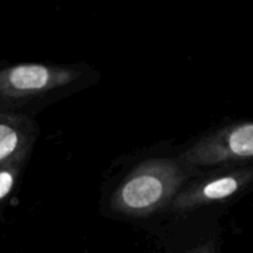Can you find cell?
<instances>
[{"instance_id":"1","label":"cell","mask_w":253,"mask_h":253,"mask_svg":"<svg viewBox=\"0 0 253 253\" xmlns=\"http://www.w3.org/2000/svg\"><path fill=\"white\" fill-rule=\"evenodd\" d=\"M187 168L168 158L143 161L111 195V209L124 216L143 217L170 205L189 180Z\"/></svg>"},{"instance_id":"2","label":"cell","mask_w":253,"mask_h":253,"mask_svg":"<svg viewBox=\"0 0 253 253\" xmlns=\"http://www.w3.org/2000/svg\"><path fill=\"white\" fill-rule=\"evenodd\" d=\"M82 76L76 66L19 63L0 67V113L15 109L71 86Z\"/></svg>"},{"instance_id":"3","label":"cell","mask_w":253,"mask_h":253,"mask_svg":"<svg viewBox=\"0 0 253 253\" xmlns=\"http://www.w3.org/2000/svg\"><path fill=\"white\" fill-rule=\"evenodd\" d=\"M253 157V124L241 120L211 131L193 143L178 161L188 168L230 167Z\"/></svg>"},{"instance_id":"4","label":"cell","mask_w":253,"mask_h":253,"mask_svg":"<svg viewBox=\"0 0 253 253\" xmlns=\"http://www.w3.org/2000/svg\"><path fill=\"white\" fill-rule=\"evenodd\" d=\"M252 167H225L185 185L170 203L173 211L184 212L237 197L252 184Z\"/></svg>"},{"instance_id":"5","label":"cell","mask_w":253,"mask_h":253,"mask_svg":"<svg viewBox=\"0 0 253 253\" xmlns=\"http://www.w3.org/2000/svg\"><path fill=\"white\" fill-rule=\"evenodd\" d=\"M37 135V125L26 115L0 113V166L29 158Z\"/></svg>"},{"instance_id":"6","label":"cell","mask_w":253,"mask_h":253,"mask_svg":"<svg viewBox=\"0 0 253 253\" xmlns=\"http://www.w3.org/2000/svg\"><path fill=\"white\" fill-rule=\"evenodd\" d=\"M27 158H19L0 166V208L14 192Z\"/></svg>"}]
</instances>
